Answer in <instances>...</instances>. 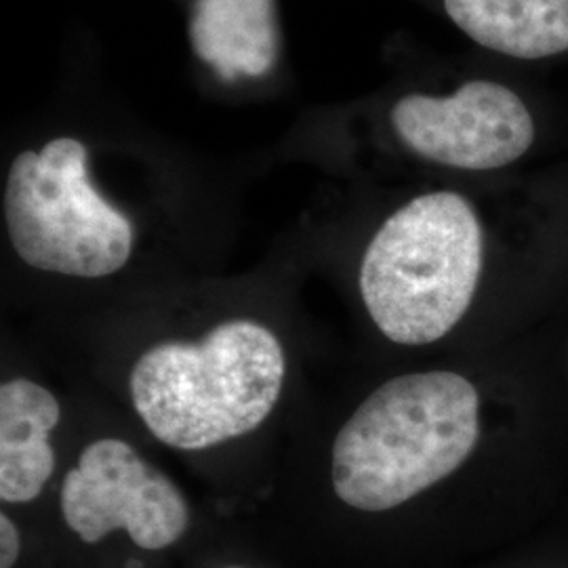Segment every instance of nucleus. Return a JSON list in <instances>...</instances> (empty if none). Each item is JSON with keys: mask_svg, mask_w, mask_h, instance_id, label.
<instances>
[{"mask_svg": "<svg viewBox=\"0 0 568 568\" xmlns=\"http://www.w3.org/2000/svg\"><path fill=\"white\" fill-rule=\"evenodd\" d=\"M286 375L281 339L262 323L225 321L201 342L145 349L129 375L143 426L163 445L204 450L264 424Z\"/></svg>", "mask_w": 568, "mask_h": 568, "instance_id": "f03ea898", "label": "nucleus"}, {"mask_svg": "<svg viewBox=\"0 0 568 568\" xmlns=\"http://www.w3.org/2000/svg\"><path fill=\"white\" fill-rule=\"evenodd\" d=\"M61 406L51 389L16 377L0 386V499L30 504L55 469L49 434L60 424Z\"/></svg>", "mask_w": 568, "mask_h": 568, "instance_id": "0eeeda50", "label": "nucleus"}, {"mask_svg": "<svg viewBox=\"0 0 568 568\" xmlns=\"http://www.w3.org/2000/svg\"><path fill=\"white\" fill-rule=\"evenodd\" d=\"M485 230L459 192H427L394 211L366 246L358 286L377 328L400 345L438 342L471 304Z\"/></svg>", "mask_w": 568, "mask_h": 568, "instance_id": "7ed1b4c3", "label": "nucleus"}, {"mask_svg": "<svg viewBox=\"0 0 568 568\" xmlns=\"http://www.w3.org/2000/svg\"><path fill=\"white\" fill-rule=\"evenodd\" d=\"M190 39L220 79H260L278 60L276 0H196Z\"/></svg>", "mask_w": 568, "mask_h": 568, "instance_id": "6e6552de", "label": "nucleus"}, {"mask_svg": "<svg viewBox=\"0 0 568 568\" xmlns=\"http://www.w3.org/2000/svg\"><path fill=\"white\" fill-rule=\"evenodd\" d=\"M227 568H244V567H227Z\"/></svg>", "mask_w": 568, "mask_h": 568, "instance_id": "9b49d317", "label": "nucleus"}, {"mask_svg": "<svg viewBox=\"0 0 568 568\" xmlns=\"http://www.w3.org/2000/svg\"><path fill=\"white\" fill-rule=\"evenodd\" d=\"M478 436L480 396L466 377L400 375L377 387L339 429L331 483L349 508H398L464 466Z\"/></svg>", "mask_w": 568, "mask_h": 568, "instance_id": "f257e3e1", "label": "nucleus"}, {"mask_svg": "<svg viewBox=\"0 0 568 568\" xmlns=\"http://www.w3.org/2000/svg\"><path fill=\"white\" fill-rule=\"evenodd\" d=\"M20 551V530L7 514H0V568L16 567Z\"/></svg>", "mask_w": 568, "mask_h": 568, "instance_id": "9d476101", "label": "nucleus"}, {"mask_svg": "<svg viewBox=\"0 0 568 568\" xmlns=\"http://www.w3.org/2000/svg\"><path fill=\"white\" fill-rule=\"evenodd\" d=\"M61 516L84 544L124 530L138 548H171L190 527L180 487L121 438L84 448L61 485Z\"/></svg>", "mask_w": 568, "mask_h": 568, "instance_id": "423d86ee", "label": "nucleus"}, {"mask_svg": "<svg viewBox=\"0 0 568 568\" xmlns=\"http://www.w3.org/2000/svg\"><path fill=\"white\" fill-rule=\"evenodd\" d=\"M469 41L509 60L568 53V0H443Z\"/></svg>", "mask_w": 568, "mask_h": 568, "instance_id": "1a4fd4ad", "label": "nucleus"}, {"mask_svg": "<svg viewBox=\"0 0 568 568\" xmlns=\"http://www.w3.org/2000/svg\"><path fill=\"white\" fill-rule=\"evenodd\" d=\"M4 222L23 264L72 278H103L129 262L135 230L89 178V150L55 138L23 150L4 185Z\"/></svg>", "mask_w": 568, "mask_h": 568, "instance_id": "20e7f679", "label": "nucleus"}, {"mask_svg": "<svg viewBox=\"0 0 568 568\" xmlns=\"http://www.w3.org/2000/svg\"><path fill=\"white\" fill-rule=\"evenodd\" d=\"M396 140L427 163L495 171L518 163L537 140V116L508 84L474 79L448 93H408L392 105Z\"/></svg>", "mask_w": 568, "mask_h": 568, "instance_id": "39448f33", "label": "nucleus"}]
</instances>
